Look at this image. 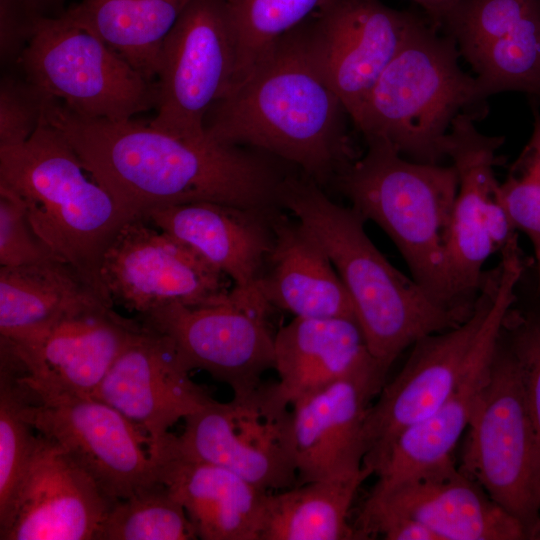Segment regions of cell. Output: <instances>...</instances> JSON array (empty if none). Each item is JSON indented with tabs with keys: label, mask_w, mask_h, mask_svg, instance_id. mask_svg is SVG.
I'll return each instance as SVG.
<instances>
[{
	"label": "cell",
	"mask_w": 540,
	"mask_h": 540,
	"mask_svg": "<svg viewBox=\"0 0 540 540\" xmlns=\"http://www.w3.org/2000/svg\"><path fill=\"white\" fill-rule=\"evenodd\" d=\"M346 116L308 52L302 23L215 103L204 126L210 138L293 164L321 186L359 157Z\"/></svg>",
	"instance_id": "obj_2"
},
{
	"label": "cell",
	"mask_w": 540,
	"mask_h": 540,
	"mask_svg": "<svg viewBox=\"0 0 540 540\" xmlns=\"http://www.w3.org/2000/svg\"><path fill=\"white\" fill-rule=\"evenodd\" d=\"M0 186L24 203L35 232L104 298L103 256L133 218L43 119L24 143L0 147Z\"/></svg>",
	"instance_id": "obj_6"
},
{
	"label": "cell",
	"mask_w": 540,
	"mask_h": 540,
	"mask_svg": "<svg viewBox=\"0 0 540 540\" xmlns=\"http://www.w3.org/2000/svg\"><path fill=\"white\" fill-rule=\"evenodd\" d=\"M426 12L429 22L437 29L460 0H412Z\"/></svg>",
	"instance_id": "obj_38"
},
{
	"label": "cell",
	"mask_w": 540,
	"mask_h": 540,
	"mask_svg": "<svg viewBox=\"0 0 540 540\" xmlns=\"http://www.w3.org/2000/svg\"><path fill=\"white\" fill-rule=\"evenodd\" d=\"M441 27L470 65H510L540 56V0H460Z\"/></svg>",
	"instance_id": "obj_28"
},
{
	"label": "cell",
	"mask_w": 540,
	"mask_h": 540,
	"mask_svg": "<svg viewBox=\"0 0 540 540\" xmlns=\"http://www.w3.org/2000/svg\"><path fill=\"white\" fill-rule=\"evenodd\" d=\"M236 65L233 26L224 0H190L164 40L151 125L203 137L211 108L230 90Z\"/></svg>",
	"instance_id": "obj_13"
},
{
	"label": "cell",
	"mask_w": 540,
	"mask_h": 540,
	"mask_svg": "<svg viewBox=\"0 0 540 540\" xmlns=\"http://www.w3.org/2000/svg\"><path fill=\"white\" fill-rule=\"evenodd\" d=\"M466 432L460 468L532 539L540 519V439L501 332Z\"/></svg>",
	"instance_id": "obj_7"
},
{
	"label": "cell",
	"mask_w": 540,
	"mask_h": 540,
	"mask_svg": "<svg viewBox=\"0 0 540 540\" xmlns=\"http://www.w3.org/2000/svg\"><path fill=\"white\" fill-rule=\"evenodd\" d=\"M274 349L278 388L291 404L350 375L373 368L385 371L352 318L294 317L276 332Z\"/></svg>",
	"instance_id": "obj_26"
},
{
	"label": "cell",
	"mask_w": 540,
	"mask_h": 540,
	"mask_svg": "<svg viewBox=\"0 0 540 540\" xmlns=\"http://www.w3.org/2000/svg\"><path fill=\"white\" fill-rule=\"evenodd\" d=\"M387 373L373 368L313 390L292 404L297 485L363 470L362 432Z\"/></svg>",
	"instance_id": "obj_21"
},
{
	"label": "cell",
	"mask_w": 540,
	"mask_h": 540,
	"mask_svg": "<svg viewBox=\"0 0 540 540\" xmlns=\"http://www.w3.org/2000/svg\"><path fill=\"white\" fill-rule=\"evenodd\" d=\"M329 1L224 0L236 48L235 73L229 92L252 74L285 34L300 26Z\"/></svg>",
	"instance_id": "obj_31"
},
{
	"label": "cell",
	"mask_w": 540,
	"mask_h": 540,
	"mask_svg": "<svg viewBox=\"0 0 540 540\" xmlns=\"http://www.w3.org/2000/svg\"><path fill=\"white\" fill-rule=\"evenodd\" d=\"M45 99L24 78L4 76L0 85V147L26 142L43 118Z\"/></svg>",
	"instance_id": "obj_37"
},
{
	"label": "cell",
	"mask_w": 540,
	"mask_h": 540,
	"mask_svg": "<svg viewBox=\"0 0 540 540\" xmlns=\"http://www.w3.org/2000/svg\"><path fill=\"white\" fill-rule=\"evenodd\" d=\"M61 259L35 232L23 201L0 186V265L17 267ZM63 260V259H62Z\"/></svg>",
	"instance_id": "obj_35"
},
{
	"label": "cell",
	"mask_w": 540,
	"mask_h": 540,
	"mask_svg": "<svg viewBox=\"0 0 540 540\" xmlns=\"http://www.w3.org/2000/svg\"><path fill=\"white\" fill-rule=\"evenodd\" d=\"M367 150L334 179L351 207L392 240L411 277L437 304L466 317L454 298L447 247L458 176L453 165L423 163L389 142L366 139Z\"/></svg>",
	"instance_id": "obj_4"
},
{
	"label": "cell",
	"mask_w": 540,
	"mask_h": 540,
	"mask_svg": "<svg viewBox=\"0 0 540 540\" xmlns=\"http://www.w3.org/2000/svg\"><path fill=\"white\" fill-rule=\"evenodd\" d=\"M362 507L408 515L427 527L437 540L527 539L523 525L457 467L453 458L384 493L369 495Z\"/></svg>",
	"instance_id": "obj_22"
},
{
	"label": "cell",
	"mask_w": 540,
	"mask_h": 540,
	"mask_svg": "<svg viewBox=\"0 0 540 540\" xmlns=\"http://www.w3.org/2000/svg\"><path fill=\"white\" fill-rule=\"evenodd\" d=\"M17 65L45 100L86 117L126 120L155 107V84L67 11L34 20Z\"/></svg>",
	"instance_id": "obj_8"
},
{
	"label": "cell",
	"mask_w": 540,
	"mask_h": 540,
	"mask_svg": "<svg viewBox=\"0 0 540 540\" xmlns=\"http://www.w3.org/2000/svg\"><path fill=\"white\" fill-rule=\"evenodd\" d=\"M500 279V264L486 271L471 315L417 340L399 373L383 385L363 425V469L369 476L376 475L396 438L433 414L459 384Z\"/></svg>",
	"instance_id": "obj_11"
},
{
	"label": "cell",
	"mask_w": 540,
	"mask_h": 540,
	"mask_svg": "<svg viewBox=\"0 0 540 540\" xmlns=\"http://www.w3.org/2000/svg\"><path fill=\"white\" fill-rule=\"evenodd\" d=\"M455 41L416 16L390 63L352 119L364 139L389 142L404 157L440 164L453 120L487 115L476 77L465 73Z\"/></svg>",
	"instance_id": "obj_5"
},
{
	"label": "cell",
	"mask_w": 540,
	"mask_h": 540,
	"mask_svg": "<svg viewBox=\"0 0 540 540\" xmlns=\"http://www.w3.org/2000/svg\"><path fill=\"white\" fill-rule=\"evenodd\" d=\"M131 218L177 204L209 201L273 210L289 175L264 152L177 135L132 119L77 114L46 100L43 118ZM281 161V160H280Z\"/></svg>",
	"instance_id": "obj_1"
},
{
	"label": "cell",
	"mask_w": 540,
	"mask_h": 540,
	"mask_svg": "<svg viewBox=\"0 0 540 540\" xmlns=\"http://www.w3.org/2000/svg\"><path fill=\"white\" fill-rule=\"evenodd\" d=\"M520 278L521 273L515 267H503L495 301L459 384L433 414L396 438L375 475L377 481L369 495L384 493L407 478L453 458V450L466 432L486 381L504 317L516 300Z\"/></svg>",
	"instance_id": "obj_19"
},
{
	"label": "cell",
	"mask_w": 540,
	"mask_h": 540,
	"mask_svg": "<svg viewBox=\"0 0 540 540\" xmlns=\"http://www.w3.org/2000/svg\"><path fill=\"white\" fill-rule=\"evenodd\" d=\"M517 361L529 410L540 439V312L507 311L501 329Z\"/></svg>",
	"instance_id": "obj_36"
},
{
	"label": "cell",
	"mask_w": 540,
	"mask_h": 540,
	"mask_svg": "<svg viewBox=\"0 0 540 540\" xmlns=\"http://www.w3.org/2000/svg\"><path fill=\"white\" fill-rule=\"evenodd\" d=\"M276 210L198 201L157 208L142 219L189 246L233 287L258 290L273 244L271 218Z\"/></svg>",
	"instance_id": "obj_23"
},
{
	"label": "cell",
	"mask_w": 540,
	"mask_h": 540,
	"mask_svg": "<svg viewBox=\"0 0 540 540\" xmlns=\"http://www.w3.org/2000/svg\"><path fill=\"white\" fill-rule=\"evenodd\" d=\"M92 396L135 424L148 437L149 452L180 419L212 400L190 379L170 341L142 322Z\"/></svg>",
	"instance_id": "obj_17"
},
{
	"label": "cell",
	"mask_w": 540,
	"mask_h": 540,
	"mask_svg": "<svg viewBox=\"0 0 540 540\" xmlns=\"http://www.w3.org/2000/svg\"><path fill=\"white\" fill-rule=\"evenodd\" d=\"M280 206L317 237L339 274L371 355L388 372L420 338L454 328L468 317L433 301L379 251L351 206L332 201L315 181L289 174Z\"/></svg>",
	"instance_id": "obj_3"
},
{
	"label": "cell",
	"mask_w": 540,
	"mask_h": 540,
	"mask_svg": "<svg viewBox=\"0 0 540 540\" xmlns=\"http://www.w3.org/2000/svg\"><path fill=\"white\" fill-rule=\"evenodd\" d=\"M498 197L517 231L529 239L533 252L536 287L540 288V112L533 108L529 141L499 183Z\"/></svg>",
	"instance_id": "obj_33"
},
{
	"label": "cell",
	"mask_w": 540,
	"mask_h": 540,
	"mask_svg": "<svg viewBox=\"0 0 540 540\" xmlns=\"http://www.w3.org/2000/svg\"><path fill=\"white\" fill-rule=\"evenodd\" d=\"M195 528L185 509L156 481L115 501L98 540H194Z\"/></svg>",
	"instance_id": "obj_32"
},
{
	"label": "cell",
	"mask_w": 540,
	"mask_h": 540,
	"mask_svg": "<svg viewBox=\"0 0 540 540\" xmlns=\"http://www.w3.org/2000/svg\"><path fill=\"white\" fill-rule=\"evenodd\" d=\"M22 417L12 378L0 371V522L4 521L34 452L38 434Z\"/></svg>",
	"instance_id": "obj_34"
},
{
	"label": "cell",
	"mask_w": 540,
	"mask_h": 540,
	"mask_svg": "<svg viewBox=\"0 0 540 540\" xmlns=\"http://www.w3.org/2000/svg\"><path fill=\"white\" fill-rule=\"evenodd\" d=\"M103 304L114 306L62 259L0 267V338L7 341H25L68 315Z\"/></svg>",
	"instance_id": "obj_27"
},
{
	"label": "cell",
	"mask_w": 540,
	"mask_h": 540,
	"mask_svg": "<svg viewBox=\"0 0 540 540\" xmlns=\"http://www.w3.org/2000/svg\"><path fill=\"white\" fill-rule=\"evenodd\" d=\"M189 1L81 0L67 12L151 81L164 40Z\"/></svg>",
	"instance_id": "obj_29"
},
{
	"label": "cell",
	"mask_w": 540,
	"mask_h": 540,
	"mask_svg": "<svg viewBox=\"0 0 540 540\" xmlns=\"http://www.w3.org/2000/svg\"><path fill=\"white\" fill-rule=\"evenodd\" d=\"M415 17L380 0H330L304 22L308 52L351 120Z\"/></svg>",
	"instance_id": "obj_15"
},
{
	"label": "cell",
	"mask_w": 540,
	"mask_h": 540,
	"mask_svg": "<svg viewBox=\"0 0 540 540\" xmlns=\"http://www.w3.org/2000/svg\"><path fill=\"white\" fill-rule=\"evenodd\" d=\"M532 539H540V519H539L538 525L535 529Z\"/></svg>",
	"instance_id": "obj_40"
},
{
	"label": "cell",
	"mask_w": 540,
	"mask_h": 540,
	"mask_svg": "<svg viewBox=\"0 0 540 540\" xmlns=\"http://www.w3.org/2000/svg\"><path fill=\"white\" fill-rule=\"evenodd\" d=\"M272 309L259 290L233 287L218 304H170L135 317L170 341L187 371H206L241 393L275 367Z\"/></svg>",
	"instance_id": "obj_12"
},
{
	"label": "cell",
	"mask_w": 540,
	"mask_h": 540,
	"mask_svg": "<svg viewBox=\"0 0 540 540\" xmlns=\"http://www.w3.org/2000/svg\"><path fill=\"white\" fill-rule=\"evenodd\" d=\"M150 454L157 481L183 506L198 539L261 540L270 492L224 467L164 446Z\"/></svg>",
	"instance_id": "obj_24"
},
{
	"label": "cell",
	"mask_w": 540,
	"mask_h": 540,
	"mask_svg": "<svg viewBox=\"0 0 540 540\" xmlns=\"http://www.w3.org/2000/svg\"><path fill=\"white\" fill-rule=\"evenodd\" d=\"M471 114L461 113L452 122L445 140V155L458 176L447 247L448 270L457 305L473 310L485 272L484 264L494 253L486 229L488 203L499 182L495 166L503 136L481 133Z\"/></svg>",
	"instance_id": "obj_20"
},
{
	"label": "cell",
	"mask_w": 540,
	"mask_h": 540,
	"mask_svg": "<svg viewBox=\"0 0 540 540\" xmlns=\"http://www.w3.org/2000/svg\"><path fill=\"white\" fill-rule=\"evenodd\" d=\"M537 291H538V293L540 294V288H539V289H537Z\"/></svg>",
	"instance_id": "obj_41"
},
{
	"label": "cell",
	"mask_w": 540,
	"mask_h": 540,
	"mask_svg": "<svg viewBox=\"0 0 540 540\" xmlns=\"http://www.w3.org/2000/svg\"><path fill=\"white\" fill-rule=\"evenodd\" d=\"M113 503L61 446L38 433L11 508L0 522V539L98 540Z\"/></svg>",
	"instance_id": "obj_16"
},
{
	"label": "cell",
	"mask_w": 540,
	"mask_h": 540,
	"mask_svg": "<svg viewBox=\"0 0 540 540\" xmlns=\"http://www.w3.org/2000/svg\"><path fill=\"white\" fill-rule=\"evenodd\" d=\"M169 433L164 447L184 457L224 467L273 492L297 485L292 404L277 382H261L228 402L212 399Z\"/></svg>",
	"instance_id": "obj_9"
},
{
	"label": "cell",
	"mask_w": 540,
	"mask_h": 540,
	"mask_svg": "<svg viewBox=\"0 0 540 540\" xmlns=\"http://www.w3.org/2000/svg\"><path fill=\"white\" fill-rule=\"evenodd\" d=\"M271 222L273 244L258 282L268 304L294 317L356 319L351 298L314 233L281 209Z\"/></svg>",
	"instance_id": "obj_25"
},
{
	"label": "cell",
	"mask_w": 540,
	"mask_h": 540,
	"mask_svg": "<svg viewBox=\"0 0 540 540\" xmlns=\"http://www.w3.org/2000/svg\"><path fill=\"white\" fill-rule=\"evenodd\" d=\"M11 378L22 417L61 446L113 502L157 481L148 437L117 409L94 396Z\"/></svg>",
	"instance_id": "obj_10"
},
{
	"label": "cell",
	"mask_w": 540,
	"mask_h": 540,
	"mask_svg": "<svg viewBox=\"0 0 540 540\" xmlns=\"http://www.w3.org/2000/svg\"><path fill=\"white\" fill-rule=\"evenodd\" d=\"M100 273L111 303L135 316L170 304H218L233 288L224 273L189 246L139 218L119 231Z\"/></svg>",
	"instance_id": "obj_14"
},
{
	"label": "cell",
	"mask_w": 540,
	"mask_h": 540,
	"mask_svg": "<svg viewBox=\"0 0 540 540\" xmlns=\"http://www.w3.org/2000/svg\"><path fill=\"white\" fill-rule=\"evenodd\" d=\"M368 477L363 469L348 477L270 492L261 540L357 539L349 514Z\"/></svg>",
	"instance_id": "obj_30"
},
{
	"label": "cell",
	"mask_w": 540,
	"mask_h": 540,
	"mask_svg": "<svg viewBox=\"0 0 540 540\" xmlns=\"http://www.w3.org/2000/svg\"><path fill=\"white\" fill-rule=\"evenodd\" d=\"M33 18L50 16L49 12L58 9L64 0H18Z\"/></svg>",
	"instance_id": "obj_39"
},
{
	"label": "cell",
	"mask_w": 540,
	"mask_h": 540,
	"mask_svg": "<svg viewBox=\"0 0 540 540\" xmlns=\"http://www.w3.org/2000/svg\"><path fill=\"white\" fill-rule=\"evenodd\" d=\"M103 304L68 315L25 341L0 338L14 352L22 381L54 391L92 396L106 373L140 329Z\"/></svg>",
	"instance_id": "obj_18"
}]
</instances>
